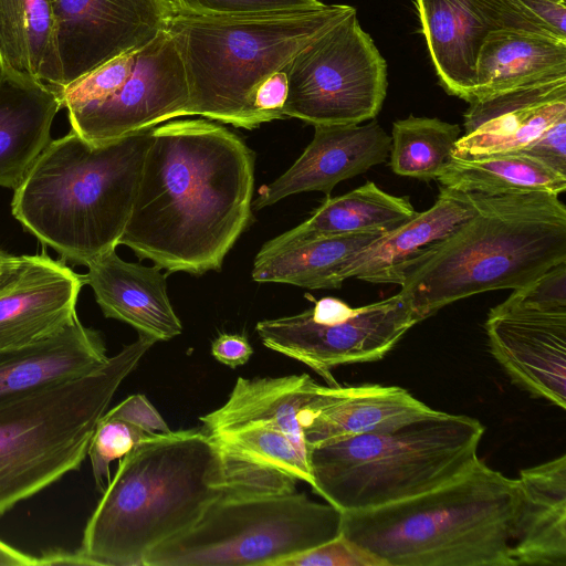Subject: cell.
<instances>
[{"mask_svg": "<svg viewBox=\"0 0 566 566\" xmlns=\"http://www.w3.org/2000/svg\"><path fill=\"white\" fill-rule=\"evenodd\" d=\"M151 135L118 244L167 274L220 271L252 217L253 151L207 119L167 122Z\"/></svg>", "mask_w": 566, "mask_h": 566, "instance_id": "1", "label": "cell"}, {"mask_svg": "<svg viewBox=\"0 0 566 566\" xmlns=\"http://www.w3.org/2000/svg\"><path fill=\"white\" fill-rule=\"evenodd\" d=\"M223 493L218 452L200 428L148 434L123 457L84 528V565L144 566Z\"/></svg>", "mask_w": 566, "mask_h": 566, "instance_id": "2", "label": "cell"}, {"mask_svg": "<svg viewBox=\"0 0 566 566\" xmlns=\"http://www.w3.org/2000/svg\"><path fill=\"white\" fill-rule=\"evenodd\" d=\"M151 129L106 143L51 140L11 203L14 218L64 261L87 266L115 250L130 217Z\"/></svg>", "mask_w": 566, "mask_h": 566, "instance_id": "3", "label": "cell"}, {"mask_svg": "<svg viewBox=\"0 0 566 566\" xmlns=\"http://www.w3.org/2000/svg\"><path fill=\"white\" fill-rule=\"evenodd\" d=\"M521 486L482 461L392 504L342 512L340 534L387 566H515Z\"/></svg>", "mask_w": 566, "mask_h": 566, "instance_id": "4", "label": "cell"}, {"mask_svg": "<svg viewBox=\"0 0 566 566\" xmlns=\"http://www.w3.org/2000/svg\"><path fill=\"white\" fill-rule=\"evenodd\" d=\"M356 9L321 3L231 13L175 11L165 29L182 57L189 87L184 116L199 115L235 127L263 124L253 106L259 84L287 69L315 40Z\"/></svg>", "mask_w": 566, "mask_h": 566, "instance_id": "5", "label": "cell"}, {"mask_svg": "<svg viewBox=\"0 0 566 566\" xmlns=\"http://www.w3.org/2000/svg\"><path fill=\"white\" fill-rule=\"evenodd\" d=\"M474 193L476 214L403 275L400 293L419 322L474 294L521 289L566 261V206L558 195Z\"/></svg>", "mask_w": 566, "mask_h": 566, "instance_id": "6", "label": "cell"}, {"mask_svg": "<svg viewBox=\"0 0 566 566\" xmlns=\"http://www.w3.org/2000/svg\"><path fill=\"white\" fill-rule=\"evenodd\" d=\"M483 433L472 417L433 410L392 429L312 447L313 491L340 512L418 496L471 470Z\"/></svg>", "mask_w": 566, "mask_h": 566, "instance_id": "7", "label": "cell"}, {"mask_svg": "<svg viewBox=\"0 0 566 566\" xmlns=\"http://www.w3.org/2000/svg\"><path fill=\"white\" fill-rule=\"evenodd\" d=\"M155 343L139 335L94 370L0 401V515L81 467L113 397Z\"/></svg>", "mask_w": 566, "mask_h": 566, "instance_id": "8", "label": "cell"}, {"mask_svg": "<svg viewBox=\"0 0 566 566\" xmlns=\"http://www.w3.org/2000/svg\"><path fill=\"white\" fill-rule=\"evenodd\" d=\"M305 388L289 377H254L238 384L201 428L219 457L223 495L263 496L295 492L314 480L304 439Z\"/></svg>", "mask_w": 566, "mask_h": 566, "instance_id": "9", "label": "cell"}, {"mask_svg": "<svg viewBox=\"0 0 566 566\" xmlns=\"http://www.w3.org/2000/svg\"><path fill=\"white\" fill-rule=\"evenodd\" d=\"M342 512L304 493L221 494L188 531L155 547L144 566H277L340 534Z\"/></svg>", "mask_w": 566, "mask_h": 566, "instance_id": "10", "label": "cell"}, {"mask_svg": "<svg viewBox=\"0 0 566 566\" xmlns=\"http://www.w3.org/2000/svg\"><path fill=\"white\" fill-rule=\"evenodd\" d=\"M72 130L99 144L184 116L189 87L174 36L155 38L60 91Z\"/></svg>", "mask_w": 566, "mask_h": 566, "instance_id": "11", "label": "cell"}, {"mask_svg": "<svg viewBox=\"0 0 566 566\" xmlns=\"http://www.w3.org/2000/svg\"><path fill=\"white\" fill-rule=\"evenodd\" d=\"M387 86L386 61L354 12L292 61L282 113L314 126L360 124L378 115Z\"/></svg>", "mask_w": 566, "mask_h": 566, "instance_id": "12", "label": "cell"}, {"mask_svg": "<svg viewBox=\"0 0 566 566\" xmlns=\"http://www.w3.org/2000/svg\"><path fill=\"white\" fill-rule=\"evenodd\" d=\"M417 323L410 301L399 292L356 308L323 297L300 314L260 321L255 331L266 348L306 365L337 386L333 368L381 359Z\"/></svg>", "mask_w": 566, "mask_h": 566, "instance_id": "13", "label": "cell"}, {"mask_svg": "<svg viewBox=\"0 0 566 566\" xmlns=\"http://www.w3.org/2000/svg\"><path fill=\"white\" fill-rule=\"evenodd\" d=\"M61 88L145 44L175 12L169 0H49Z\"/></svg>", "mask_w": 566, "mask_h": 566, "instance_id": "14", "label": "cell"}, {"mask_svg": "<svg viewBox=\"0 0 566 566\" xmlns=\"http://www.w3.org/2000/svg\"><path fill=\"white\" fill-rule=\"evenodd\" d=\"M464 134L452 156L514 153L566 117V75L521 85L469 102Z\"/></svg>", "mask_w": 566, "mask_h": 566, "instance_id": "15", "label": "cell"}, {"mask_svg": "<svg viewBox=\"0 0 566 566\" xmlns=\"http://www.w3.org/2000/svg\"><path fill=\"white\" fill-rule=\"evenodd\" d=\"M485 332L493 357L536 397L566 406V313L490 310Z\"/></svg>", "mask_w": 566, "mask_h": 566, "instance_id": "16", "label": "cell"}, {"mask_svg": "<svg viewBox=\"0 0 566 566\" xmlns=\"http://www.w3.org/2000/svg\"><path fill=\"white\" fill-rule=\"evenodd\" d=\"M83 276L46 254L24 255L19 271L0 287V350L45 340L76 317Z\"/></svg>", "mask_w": 566, "mask_h": 566, "instance_id": "17", "label": "cell"}, {"mask_svg": "<svg viewBox=\"0 0 566 566\" xmlns=\"http://www.w3.org/2000/svg\"><path fill=\"white\" fill-rule=\"evenodd\" d=\"M312 142L279 178L259 189L252 208L262 209L291 195L334 187L384 163L390 154L391 137L374 118L359 125H315Z\"/></svg>", "mask_w": 566, "mask_h": 566, "instance_id": "18", "label": "cell"}, {"mask_svg": "<svg viewBox=\"0 0 566 566\" xmlns=\"http://www.w3.org/2000/svg\"><path fill=\"white\" fill-rule=\"evenodd\" d=\"M479 211L474 192L441 187L434 205L361 248L342 265L337 283L347 279L401 284L406 271L446 241Z\"/></svg>", "mask_w": 566, "mask_h": 566, "instance_id": "19", "label": "cell"}, {"mask_svg": "<svg viewBox=\"0 0 566 566\" xmlns=\"http://www.w3.org/2000/svg\"><path fill=\"white\" fill-rule=\"evenodd\" d=\"M434 409L397 386H321L302 422L310 448L382 431L431 413Z\"/></svg>", "mask_w": 566, "mask_h": 566, "instance_id": "20", "label": "cell"}, {"mask_svg": "<svg viewBox=\"0 0 566 566\" xmlns=\"http://www.w3.org/2000/svg\"><path fill=\"white\" fill-rule=\"evenodd\" d=\"M83 275L105 317L133 326L155 342L182 333L167 294L166 276L156 265L144 266L122 260L112 250L87 265Z\"/></svg>", "mask_w": 566, "mask_h": 566, "instance_id": "21", "label": "cell"}, {"mask_svg": "<svg viewBox=\"0 0 566 566\" xmlns=\"http://www.w3.org/2000/svg\"><path fill=\"white\" fill-rule=\"evenodd\" d=\"M60 92L0 65V187L17 189L51 143Z\"/></svg>", "mask_w": 566, "mask_h": 566, "instance_id": "22", "label": "cell"}, {"mask_svg": "<svg viewBox=\"0 0 566 566\" xmlns=\"http://www.w3.org/2000/svg\"><path fill=\"white\" fill-rule=\"evenodd\" d=\"M517 480L515 566H566V455L524 469Z\"/></svg>", "mask_w": 566, "mask_h": 566, "instance_id": "23", "label": "cell"}, {"mask_svg": "<svg viewBox=\"0 0 566 566\" xmlns=\"http://www.w3.org/2000/svg\"><path fill=\"white\" fill-rule=\"evenodd\" d=\"M559 75H566V39L515 28L492 30L479 49L465 101Z\"/></svg>", "mask_w": 566, "mask_h": 566, "instance_id": "24", "label": "cell"}, {"mask_svg": "<svg viewBox=\"0 0 566 566\" xmlns=\"http://www.w3.org/2000/svg\"><path fill=\"white\" fill-rule=\"evenodd\" d=\"M441 86L467 99L474 85L479 49L494 30L473 0H413Z\"/></svg>", "mask_w": 566, "mask_h": 566, "instance_id": "25", "label": "cell"}, {"mask_svg": "<svg viewBox=\"0 0 566 566\" xmlns=\"http://www.w3.org/2000/svg\"><path fill=\"white\" fill-rule=\"evenodd\" d=\"M99 332L76 317L56 335L31 346L0 350V401L25 390L75 377L107 360Z\"/></svg>", "mask_w": 566, "mask_h": 566, "instance_id": "26", "label": "cell"}, {"mask_svg": "<svg viewBox=\"0 0 566 566\" xmlns=\"http://www.w3.org/2000/svg\"><path fill=\"white\" fill-rule=\"evenodd\" d=\"M417 213L408 197L392 196L368 181L343 196L327 197L306 221L264 243L256 255L263 256L318 237L385 234L407 223Z\"/></svg>", "mask_w": 566, "mask_h": 566, "instance_id": "27", "label": "cell"}, {"mask_svg": "<svg viewBox=\"0 0 566 566\" xmlns=\"http://www.w3.org/2000/svg\"><path fill=\"white\" fill-rule=\"evenodd\" d=\"M382 234L318 237L255 256L251 272L259 283H285L310 290L339 289L337 274L348 258Z\"/></svg>", "mask_w": 566, "mask_h": 566, "instance_id": "28", "label": "cell"}, {"mask_svg": "<svg viewBox=\"0 0 566 566\" xmlns=\"http://www.w3.org/2000/svg\"><path fill=\"white\" fill-rule=\"evenodd\" d=\"M0 65L61 88L49 0H0Z\"/></svg>", "mask_w": 566, "mask_h": 566, "instance_id": "29", "label": "cell"}, {"mask_svg": "<svg viewBox=\"0 0 566 566\" xmlns=\"http://www.w3.org/2000/svg\"><path fill=\"white\" fill-rule=\"evenodd\" d=\"M437 180L444 188L485 195L543 191L559 196L566 190V175L517 153L452 156Z\"/></svg>", "mask_w": 566, "mask_h": 566, "instance_id": "30", "label": "cell"}, {"mask_svg": "<svg viewBox=\"0 0 566 566\" xmlns=\"http://www.w3.org/2000/svg\"><path fill=\"white\" fill-rule=\"evenodd\" d=\"M460 137L459 125L436 117L398 119L391 132L390 168L398 176L437 179Z\"/></svg>", "mask_w": 566, "mask_h": 566, "instance_id": "31", "label": "cell"}, {"mask_svg": "<svg viewBox=\"0 0 566 566\" xmlns=\"http://www.w3.org/2000/svg\"><path fill=\"white\" fill-rule=\"evenodd\" d=\"M147 436L142 429L124 420L104 416L101 418L87 450L95 485L101 493L111 481V463L125 457Z\"/></svg>", "mask_w": 566, "mask_h": 566, "instance_id": "32", "label": "cell"}, {"mask_svg": "<svg viewBox=\"0 0 566 566\" xmlns=\"http://www.w3.org/2000/svg\"><path fill=\"white\" fill-rule=\"evenodd\" d=\"M502 311L566 313V261L543 273L495 306Z\"/></svg>", "mask_w": 566, "mask_h": 566, "instance_id": "33", "label": "cell"}, {"mask_svg": "<svg viewBox=\"0 0 566 566\" xmlns=\"http://www.w3.org/2000/svg\"><path fill=\"white\" fill-rule=\"evenodd\" d=\"M277 566H387L344 535L279 563Z\"/></svg>", "mask_w": 566, "mask_h": 566, "instance_id": "34", "label": "cell"}, {"mask_svg": "<svg viewBox=\"0 0 566 566\" xmlns=\"http://www.w3.org/2000/svg\"><path fill=\"white\" fill-rule=\"evenodd\" d=\"M175 11L192 13H231L321 4L318 0H169Z\"/></svg>", "mask_w": 566, "mask_h": 566, "instance_id": "35", "label": "cell"}, {"mask_svg": "<svg viewBox=\"0 0 566 566\" xmlns=\"http://www.w3.org/2000/svg\"><path fill=\"white\" fill-rule=\"evenodd\" d=\"M514 153L532 157L566 175V117L553 124L527 146Z\"/></svg>", "mask_w": 566, "mask_h": 566, "instance_id": "36", "label": "cell"}, {"mask_svg": "<svg viewBox=\"0 0 566 566\" xmlns=\"http://www.w3.org/2000/svg\"><path fill=\"white\" fill-rule=\"evenodd\" d=\"M104 417L129 422L147 434L167 433L171 431L158 410L142 394L127 397L117 406L107 410Z\"/></svg>", "mask_w": 566, "mask_h": 566, "instance_id": "37", "label": "cell"}, {"mask_svg": "<svg viewBox=\"0 0 566 566\" xmlns=\"http://www.w3.org/2000/svg\"><path fill=\"white\" fill-rule=\"evenodd\" d=\"M289 69L274 72L254 92L253 106L263 123L282 119L289 92Z\"/></svg>", "mask_w": 566, "mask_h": 566, "instance_id": "38", "label": "cell"}, {"mask_svg": "<svg viewBox=\"0 0 566 566\" xmlns=\"http://www.w3.org/2000/svg\"><path fill=\"white\" fill-rule=\"evenodd\" d=\"M526 15L566 39V0H512Z\"/></svg>", "mask_w": 566, "mask_h": 566, "instance_id": "39", "label": "cell"}, {"mask_svg": "<svg viewBox=\"0 0 566 566\" xmlns=\"http://www.w3.org/2000/svg\"><path fill=\"white\" fill-rule=\"evenodd\" d=\"M211 354L219 363L235 368L248 363L253 348L243 335L221 334L212 342Z\"/></svg>", "mask_w": 566, "mask_h": 566, "instance_id": "40", "label": "cell"}, {"mask_svg": "<svg viewBox=\"0 0 566 566\" xmlns=\"http://www.w3.org/2000/svg\"><path fill=\"white\" fill-rule=\"evenodd\" d=\"M0 566H40L38 556H32L0 539Z\"/></svg>", "mask_w": 566, "mask_h": 566, "instance_id": "41", "label": "cell"}, {"mask_svg": "<svg viewBox=\"0 0 566 566\" xmlns=\"http://www.w3.org/2000/svg\"><path fill=\"white\" fill-rule=\"evenodd\" d=\"M40 566L44 565H84L77 552L49 551L38 556Z\"/></svg>", "mask_w": 566, "mask_h": 566, "instance_id": "42", "label": "cell"}, {"mask_svg": "<svg viewBox=\"0 0 566 566\" xmlns=\"http://www.w3.org/2000/svg\"><path fill=\"white\" fill-rule=\"evenodd\" d=\"M24 255H13L0 249V287H2L21 268Z\"/></svg>", "mask_w": 566, "mask_h": 566, "instance_id": "43", "label": "cell"}, {"mask_svg": "<svg viewBox=\"0 0 566 566\" xmlns=\"http://www.w3.org/2000/svg\"><path fill=\"white\" fill-rule=\"evenodd\" d=\"M318 1L323 2V0H318Z\"/></svg>", "mask_w": 566, "mask_h": 566, "instance_id": "44", "label": "cell"}]
</instances>
